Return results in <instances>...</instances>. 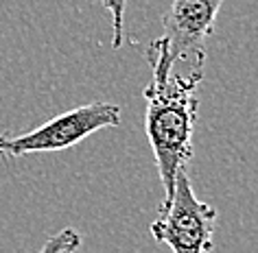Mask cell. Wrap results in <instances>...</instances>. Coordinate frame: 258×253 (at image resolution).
Instances as JSON below:
<instances>
[{"label":"cell","mask_w":258,"mask_h":253,"mask_svg":"<svg viewBox=\"0 0 258 253\" xmlns=\"http://www.w3.org/2000/svg\"><path fill=\"white\" fill-rule=\"evenodd\" d=\"M120 107L112 103H90V105L73 107L27 133H3L0 135V159L24 157L31 153L66 151L101 129L120 127Z\"/></svg>","instance_id":"obj_3"},{"label":"cell","mask_w":258,"mask_h":253,"mask_svg":"<svg viewBox=\"0 0 258 253\" xmlns=\"http://www.w3.org/2000/svg\"><path fill=\"white\" fill-rule=\"evenodd\" d=\"M217 216V207L197 197L188 171H182L171 199L160 205L158 218L151 223V236L173 253H210Z\"/></svg>","instance_id":"obj_4"},{"label":"cell","mask_w":258,"mask_h":253,"mask_svg":"<svg viewBox=\"0 0 258 253\" xmlns=\"http://www.w3.org/2000/svg\"><path fill=\"white\" fill-rule=\"evenodd\" d=\"M223 0H171L162 16V37L147 48L151 81L162 83L173 74L177 61L188 57L206 59V40L215 33Z\"/></svg>","instance_id":"obj_2"},{"label":"cell","mask_w":258,"mask_h":253,"mask_svg":"<svg viewBox=\"0 0 258 253\" xmlns=\"http://www.w3.org/2000/svg\"><path fill=\"white\" fill-rule=\"evenodd\" d=\"M99 5L105 7L112 20V46L120 48L125 42V7L127 0H96Z\"/></svg>","instance_id":"obj_6"},{"label":"cell","mask_w":258,"mask_h":253,"mask_svg":"<svg viewBox=\"0 0 258 253\" xmlns=\"http://www.w3.org/2000/svg\"><path fill=\"white\" fill-rule=\"evenodd\" d=\"M202 79L204 59H195L186 76L171 74L162 83L149 81L143 90L147 101L145 131L164 188L162 203L171 199L177 175L186 171L192 157V131L199 107L197 90Z\"/></svg>","instance_id":"obj_1"},{"label":"cell","mask_w":258,"mask_h":253,"mask_svg":"<svg viewBox=\"0 0 258 253\" xmlns=\"http://www.w3.org/2000/svg\"><path fill=\"white\" fill-rule=\"evenodd\" d=\"M81 246V233L73 227H63L61 231L53 233L37 253H77Z\"/></svg>","instance_id":"obj_5"}]
</instances>
